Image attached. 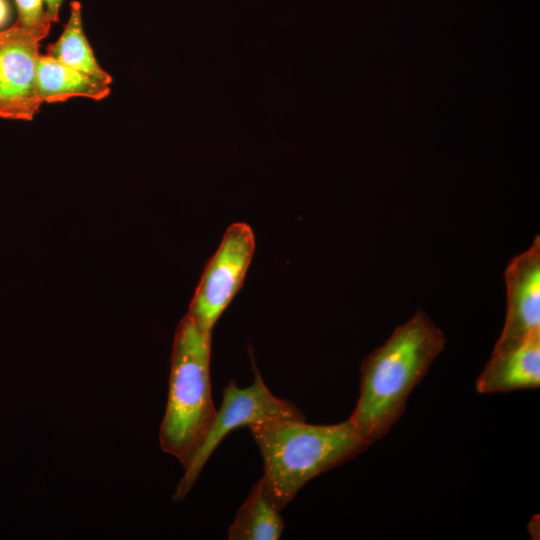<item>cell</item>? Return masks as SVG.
<instances>
[{
	"instance_id": "cell-13",
	"label": "cell",
	"mask_w": 540,
	"mask_h": 540,
	"mask_svg": "<svg viewBox=\"0 0 540 540\" xmlns=\"http://www.w3.org/2000/svg\"><path fill=\"white\" fill-rule=\"evenodd\" d=\"M43 2L46 4L45 13H46L47 18L51 22H57L59 9L61 7L63 0H43Z\"/></svg>"
},
{
	"instance_id": "cell-7",
	"label": "cell",
	"mask_w": 540,
	"mask_h": 540,
	"mask_svg": "<svg viewBox=\"0 0 540 540\" xmlns=\"http://www.w3.org/2000/svg\"><path fill=\"white\" fill-rule=\"evenodd\" d=\"M507 311L492 353L515 347L540 332V238L515 256L505 274Z\"/></svg>"
},
{
	"instance_id": "cell-14",
	"label": "cell",
	"mask_w": 540,
	"mask_h": 540,
	"mask_svg": "<svg viewBox=\"0 0 540 540\" xmlns=\"http://www.w3.org/2000/svg\"><path fill=\"white\" fill-rule=\"evenodd\" d=\"M9 7L6 0H0V27H2L8 20Z\"/></svg>"
},
{
	"instance_id": "cell-10",
	"label": "cell",
	"mask_w": 540,
	"mask_h": 540,
	"mask_svg": "<svg viewBox=\"0 0 540 540\" xmlns=\"http://www.w3.org/2000/svg\"><path fill=\"white\" fill-rule=\"evenodd\" d=\"M37 91L41 102H62L72 97L106 98L109 85L76 71L49 55H39Z\"/></svg>"
},
{
	"instance_id": "cell-11",
	"label": "cell",
	"mask_w": 540,
	"mask_h": 540,
	"mask_svg": "<svg viewBox=\"0 0 540 540\" xmlns=\"http://www.w3.org/2000/svg\"><path fill=\"white\" fill-rule=\"evenodd\" d=\"M47 55L101 83L109 85L112 82L111 76L97 63L83 32L81 5L78 1L71 3L65 29L59 39L47 48Z\"/></svg>"
},
{
	"instance_id": "cell-1",
	"label": "cell",
	"mask_w": 540,
	"mask_h": 540,
	"mask_svg": "<svg viewBox=\"0 0 540 540\" xmlns=\"http://www.w3.org/2000/svg\"><path fill=\"white\" fill-rule=\"evenodd\" d=\"M445 344L443 331L419 309L363 360L359 397L348 419L370 444L401 418L409 395Z\"/></svg>"
},
{
	"instance_id": "cell-12",
	"label": "cell",
	"mask_w": 540,
	"mask_h": 540,
	"mask_svg": "<svg viewBox=\"0 0 540 540\" xmlns=\"http://www.w3.org/2000/svg\"><path fill=\"white\" fill-rule=\"evenodd\" d=\"M15 2L18 9L16 23L19 25L32 27L49 20L43 9V0H15Z\"/></svg>"
},
{
	"instance_id": "cell-6",
	"label": "cell",
	"mask_w": 540,
	"mask_h": 540,
	"mask_svg": "<svg viewBox=\"0 0 540 540\" xmlns=\"http://www.w3.org/2000/svg\"><path fill=\"white\" fill-rule=\"evenodd\" d=\"M46 20L36 26L15 23L0 31V117L30 121L42 102L37 91L39 45L50 30Z\"/></svg>"
},
{
	"instance_id": "cell-8",
	"label": "cell",
	"mask_w": 540,
	"mask_h": 540,
	"mask_svg": "<svg viewBox=\"0 0 540 540\" xmlns=\"http://www.w3.org/2000/svg\"><path fill=\"white\" fill-rule=\"evenodd\" d=\"M480 394L506 393L540 386V332L510 349L492 353L476 380Z\"/></svg>"
},
{
	"instance_id": "cell-9",
	"label": "cell",
	"mask_w": 540,
	"mask_h": 540,
	"mask_svg": "<svg viewBox=\"0 0 540 540\" xmlns=\"http://www.w3.org/2000/svg\"><path fill=\"white\" fill-rule=\"evenodd\" d=\"M285 506L262 476L252 487L228 528L229 540H277L284 529Z\"/></svg>"
},
{
	"instance_id": "cell-5",
	"label": "cell",
	"mask_w": 540,
	"mask_h": 540,
	"mask_svg": "<svg viewBox=\"0 0 540 540\" xmlns=\"http://www.w3.org/2000/svg\"><path fill=\"white\" fill-rule=\"evenodd\" d=\"M255 250V237L245 223H233L208 262L188 314L212 331L217 320L243 285Z\"/></svg>"
},
{
	"instance_id": "cell-3",
	"label": "cell",
	"mask_w": 540,
	"mask_h": 540,
	"mask_svg": "<svg viewBox=\"0 0 540 540\" xmlns=\"http://www.w3.org/2000/svg\"><path fill=\"white\" fill-rule=\"evenodd\" d=\"M212 331L188 313L172 346L168 401L160 427L162 450L183 468L204 440L216 413L210 382Z\"/></svg>"
},
{
	"instance_id": "cell-2",
	"label": "cell",
	"mask_w": 540,
	"mask_h": 540,
	"mask_svg": "<svg viewBox=\"0 0 540 540\" xmlns=\"http://www.w3.org/2000/svg\"><path fill=\"white\" fill-rule=\"evenodd\" d=\"M304 420L277 418L249 427L262 456L263 477L284 506L308 481L370 445L349 419L327 425Z\"/></svg>"
},
{
	"instance_id": "cell-4",
	"label": "cell",
	"mask_w": 540,
	"mask_h": 540,
	"mask_svg": "<svg viewBox=\"0 0 540 540\" xmlns=\"http://www.w3.org/2000/svg\"><path fill=\"white\" fill-rule=\"evenodd\" d=\"M255 377L246 388L230 381L223 389L222 402L200 447L184 467L174 500L183 499L197 480L211 454L232 430L277 418L305 419L303 413L290 401L272 394L259 371L253 365Z\"/></svg>"
}]
</instances>
